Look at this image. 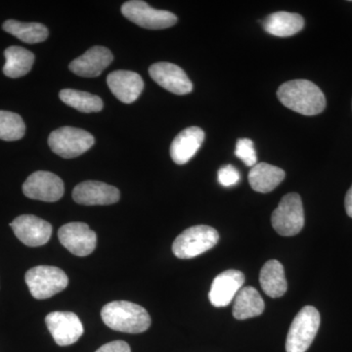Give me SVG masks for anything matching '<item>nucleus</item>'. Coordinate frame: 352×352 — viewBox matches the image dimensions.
Here are the masks:
<instances>
[{"instance_id":"nucleus-1","label":"nucleus","mask_w":352,"mask_h":352,"mask_svg":"<svg viewBox=\"0 0 352 352\" xmlns=\"http://www.w3.org/2000/svg\"><path fill=\"white\" fill-rule=\"evenodd\" d=\"M282 104L303 116L319 115L325 110V95L315 83L307 80H295L283 83L277 90Z\"/></svg>"},{"instance_id":"nucleus-2","label":"nucleus","mask_w":352,"mask_h":352,"mask_svg":"<svg viewBox=\"0 0 352 352\" xmlns=\"http://www.w3.org/2000/svg\"><path fill=\"white\" fill-rule=\"evenodd\" d=\"M101 317L109 328L122 333H143L151 325V318L144 307L124 300L106 305L102 308Z\"/></svg>"},{"instance_id":"nucleus-3","label":"nucleus","mask_w":352,"mask_h":352,"mask_svg":"<svg viewBox=\"0 0 352 352\" xmlns=\"http://www.w3.org/2000/svg\"><path fill=\"white\" fill-rule=\"evenodd\" d=\"M219 234L212 227L197 226L183 231L175 240L173 252L176 258H196L219 243Z\"/></svg>"},{"instance_id":"nucleus-4","label":"nucleus","mask_w":352,"mask_h":352,"mask_svg":"<svg viewBox=\"0 0 352 352\" xmlns=\"http://www.w3.org/2000/svg\"><path fill=\"white\" fill-rule=\"evenodd\" d=\"M320 326V314L314 307H305L296 314L286 340L287 352H305L311 346Z\"/></svg>"},{"instance_id":"nucleus-5","label":"nucleus","mask_w":352,"mask_h":352,"mask_svg":"<svg viewBox=\"0 0 352 352\" xmlns=\"http://www.w3.org/2000/svg\"><path fill=\"white\" fill-rule=\"evenodd\" d=\"M25 283L36 300H45L67 288L68 276L55 266L41 265L25 273Z\"/></svg>"},{"instance_id":"nucleus-6","label":"nucleus","mask_w":352,"mask_h":352,"mask_svg":"<svg viewBox=\"0 0 352 352\" xmlns=\"http://www.w3.org/2000/svg\"><path fill=\"white\" fill-rule=\"evenodd\" d=\"M94 138L89 132L76 127L64 126L51 132L48 144L58 156L74 159L87 152L94 145Z\"/></svg>"},{"instance_id":"nucleus-7","label":"nucleus","mask_w":352,"mask_h":352,"mask_svg":"<svg viewBox=\"0 0 352 352\" xmlns=\"http://www.w3.org/2000/svg\"><path fill=\"white\" fill-rule=\"evenodd\" d=\"M271 223L275 231L285 237L300 233L305 226V212L300 196L296 193L284 196L273 212Z\"/></svg>"},{"instance_id":"nucleus-8","label":"nucleus","mask_w":352,"mask_h":352,"mask_svg":"<svg viewBox=\"0 0 352 352\" xmlns=\"http://www.w3.org/2000/svg\"><path fill=\"white\" fill-rule=\"evenodd\" d=\"M122 13L131 22L148 30H164L177 23L175 14L153 8L142 0H131L122 6Z\"/></svg>"},{"instance_id":"nucleus-9","label":"nucleus","mask_w":352,"mask_h":352,"mask_svg":"<svg viewBox=\"0 0 352 352\" xmlns=\"http://www.w3.org/2000/svg\"><path fill=\"white\" fill-rule=\"evenodd\" d=\"M25 196L32 200L59 201L64 195V183L59 176L50 171L39 170L32 173L23 184Z\"/></svg>"},{"instance_id":"nucleus-10","label":"nucleus","mask_w":352,"mask_h":352,"mask_svg":"<svg viewBox=\"0 0 352 352\" xmlns=\"http://www.w3.org/2000/svg\"><path fill=\"white\" fill-rule=\"evenodd\" d=\"M58 237L60 243L75 256H89L96 248V234L82 222L65 224L59 229Z\"/></svg>"},{"instance_id":"nucleus-11","label":"nucleus","mask_w":352,"mask_h":352,"mask_svg":"<svg viewBox=\"0 0 352 352\" xmlns=\"http://www.w3.org/2000/svg\"><path fill=\"white\" fill-rule=\"evenodd\" d=\"M45 323L58 346L75 344L83 333L82 321L74 312H51L46 316Z\"/></svg>"},{"instance_id":"nucleus-12","label":"nucleus","mask_w":352,"mask_h":352,"mask_svg":"<svg viewBox=\"0 0 352 352\" xmlns=\"http://www.w3.org/2000/svg\"><path fill=\"white\" fill-rule=\"evenodd\" d=\"M16 237L29 247H41L50 240L52 226L36 215H20L11 222Z\"/></svg>"},{"instance_id":"nucleus-13","label":"nucleus","mask_w":352,"mask_h":352,"mask_svg":"<svg viewBox=\"0 0 352 352\" xmlns=\"http://www.w3.org/2000/svg\"><path fill=\"white\" fill-rule=\"evenodd\" d=\"M149 74L154 82L176 95L188 94L193 90V83L180 67L168 62L153 64Z\"/></svg>"},{"instance_id":"nucleus-14","label":"nucleus","mask_w":352,"mask_h":352,"mask_svg":"<svg viewBox=\"0 0 352 352\" xmlns=\"http://www.w3.org/2000/svg\"><path fill=\"white\" fill-rule=\"evenodd\" d=\"M244 283L245 275L241 271H223L214 278L210 287L208 294L210 303L215 307H227L233 302Z\"/></svg>"},{"instance_id":"nucleus-15","label":"nucleus","mask_w":352,"mask_h":352,"mask_svg":"<svg viewBox=\"0 0 352 352\" xmlns=\"http://www.w3.org/2000/svg\"><path fill=\"white\" fill-rule=\"evenodd\" d=\"M119 189L100 182H85L76 185L73 191L76 203L85 206H107L120 200Z\"/></svg>"},{"instance_id":"nucleus-16","label":"nucleus","mask_w":352,"mask_h":352,"mask_svg":"<svg viewBox=\"0 0 352 352\" xmlns=\"http://www.w3.org/2000/svg\"><path fill=\"white\" fill-rule=\"evenodd\" d=\"M112 52L104 46H94L82 56L76 58L69 68L75 75L83 78H95L100 76L104 69L112 63Z\"/></svg>"},{"instance_id":"nucleus-17","label":"nucleus","mask_w":352,"mask_h":352,"mask_svg":"<svg viewBox=\"0 0 352 352\" xmlns=\"http://www.w3.org/2000/svg\"><path fill=\"white\" fill-rule=\"evenodd\" d=\"M107 85L112 94L124 104L138 100L144 88V82L138 73L124 69L112 72L107 76Z\"/></svg>"},{"instance_id":"nucleus-18","label":"nucleus","mask_w":352,"mask_h":352,"mask_svg":"<svg viewBox=\"0 0 352 352\" xmlns=\"http://www.w3.org/2000/svg\"><path fill=\"white\" fill-rule=\"evenodd\" d=\"M205 140V132L200 127L191 126L180 132L170 146V157L177 164H185L195 156Z\"/></svg>"},{"instance_id":"nucleus-19","label":"nucleus","mask_w":352,"mask_h":352,"mask_svg":"<svg viewBox=\"0 0 352 352\" xmlns=\"http://www.w3.org/2000/svg\"><path fill=\"white\" fill-rule=\"evenodd\" d=\"M305 27V19L296 13L279 11L270 14L263 21V29L266 32L279 38H288L300 32Z\"/></svg>"},{"instance_id":"nucleus-20","label":"nucleus","mask_w":352,"mask_h":352,"mask_svg":"<svg viewBox=\"0 0 352 352\" xmlns=\"http://www.w3.org/2000/svg\"><path fill=\"white\" fill-rule=\"evenodd\" d=\"M285 171L272 164L259 163L252 166L249 173V182L254 191L270 193L283 182Z\"/></svg>"},{"instance_id":"nucleus-21","label":"nucleus","mask_w":352,"mask_h":352,"mask_svg":"<svg viewBox=\"0 0 352 352\" xmlns=\"http://www.w3.org/2000/svg\"><path fill=\"white\" fill-rule=\"evenodd\" d=\"M259 282L264 293L270 298H280L288 289L283 265L275 259L264 264L259 275Z\"/></svg>"},{"instance_id":"nucleus-22","label":"nucleus","mask_w":352,"mask_h":352,"mask_svg":"<svg viewBox=\"0 0 352 352\" xmlns=\"http://www.w3.org/2000/svg\"><path fill=\"white\" fill-rule=\"evenodd\" d=\"M264 302L254 287H244L234 298L233 316L238 320H245L263 314Z\"/></svg>"},{"instance_id":"nucleus-23","label":"nucleus","mask_w":352,"mask_h":352,"mask_svg":"<svg viewBox=\"0 0 352 352\" xmlns=\"http://www.w3.org/2000/svg\"><path fill=\"white\" fill-rule=\"evenodd\" d=\"M4 56L6 62L3 67V73L11 78L27 75L34 63V53L21 46H10L7 48L4 51Z\"/></svg>"},{"instance_id":"nucleus-24","label":"nucleus","mask_w":352,"mask_h":352,"mask_svg":"<svg viewBox=\"0 0 352 352\" xmlns=\"http://www.w3.org/2000/svg\"><path fill=\"white\" fill-rule=\"evenodd\" d=\"M2 28L8 34L30 44L43 43L47 39L50 34L47 28L41 23H23L17 20H7Z\"/></svg>"},{"instance_id":"nucleus-25","label":"nucleus","mask_w":352,"mask_h":352,"mask_svg":"<svg viewBox=\"0 0 352 352\" xmlns=\"http://www.w3.org/2000/svg\"><path fill=\"white\" fill-rule=\"evenodd\" d=\"M60 99L69 107L78 112L98 113L103 109V101L97 95L76 89H63L60 91Z\"/></svg>"},{"instance_id":"nucleus-26","label":"nucleus","mask_w":352,"mask_h":352,"mask_svg":"<svg viewBox=\"0 0 352 352\" xmlns=\"http://www.w3.org/2000/svg\"><path fill=\"white\" fill-rule=\"evenodd\" d=\"M25 124L18 113L0 111V139L16 141L24 138Z\"/></svg>"},{"instance_id":"nucleus-27","label":"nucleus","mask_w":352,"mask_h":352,"mask_svg":"<svg viewBox=\"0 0 352 352\" xmlns=\"http://www.w3.org/2000/svg\"><path fill=\"white\" fill-rule=\"evenodd\" d=\"M236 157H239L247 166H254L258 162L254 142L249 138H241L236 145Z\"/></svg>"},{"instance_id":"nucleus-28","label":"nucleus","mask_w":352,"mask_h":352,"mask_svg":"<svg viewBox=\"0 0 352 352\" xmlns=\"http://www.w3.org/2000/svg\"><path fill=\"white\" fill-rule=\"evenodd\" d=\"M217 175H219V182L224 187L234 186L240 180L239 171L231 164L220 168Z\"/></svg>"},{"instance_id":"nucleus-29","label":"nucleus","mask_w":352,"mask_h":352,"mask_svg":"<svg viewBox=\"0 0 352 352\" xmlns=\"http://www.w3.org/2000/svg\"><path fill=\"white\" fill-rule=\"evenodd\" d=\"M96 352H131V346L122 340H115L104 344Z\"/></svg>"},{"instance_id":"nucleus-30","label":"nucleus","mask_w":352,"mask_h":352,"mask_svg":"<svg viewBox=\"0 0 352 352\" xmlns=\"http://www.w3.org/2000/svg\"><path fill=\"white\" fill-rule=\"evenodd\" d=\"M344 206H346V214L352 219V186L347 191L346 200H344Z\"/></svg>"}]
</instances>
